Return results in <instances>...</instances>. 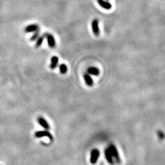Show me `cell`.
Instances as JSON below:
<instances>
[{"label":"cell","instance_id":"cell-1","mask_svg":"<svg viewBox=\"0 0 165 165\" xmlns=\"http://www.w3.org/2000/svg\"><path fill=\"white\" fill-rule=\"evenodd\" d=\"M108 149H109V150H110V152H111V155H112L113 158H114V159L116 160V162H117V163H120V162H121V160H120V157H119V155L118 151H117L116 147H115L114 145L111 144L109 146Z\"/></svg>","mask_w":165,"mask_h":165},{"label":"cell","instance_id":"cell-2","mask_svg":"<svg viewBox=\"0 0 165 165\" xmlns=\"http://www.w3.org/2000/svg\"><path fill=\"white\" fill-rule=\"evenodd\" d=\"M91 27L94 35L96 36H99V34H100V29H99V21H98V20L95 19L92 22Z\"/></svg>","mask_w":165,"mask_h":165},{"label":"cell","instance_id":"cell-3","mask_svg":"<svg viewBox=\"0 0 165 165\" xmlns=\"http://www.w3.org/2000/svg\"><path fill=\"white\" fill-rule=\"evenodd\" d=\"M100 153L97 149H94L92 151L91 154H90V162L92 164H95L97 161L99 159Z\"/></svg>","mask_w":165,"mask_h":165},{"label":"cell","instance_id":"cell-4","mask_svg":"<svg viewBox=\"0 0 165 165\" xmlns=\"http://www.w3.org/2000/svg\"><path fill=\"white\" fill-rule=\"evenodd\" d=\"M35 136L38 138H41L44 137V136H47L50 140H53V136L51 135L49 131H47V130H43V131H38L35 133Z\"/></svg>","mask_w":165,"mask_h":165},{"label":"cell","instance_id":"cell-5","mask_svg":"<svg viewBox=\"0 0 165 165\" xmlns=\"http://www.w3.org/2000/svg\"><path fill=\"white\" fill-rule=\"evenodd\" d=\"M46 38H47L48 46L50 48H54L56 45V42L53 36L51 34H46Z\"/></svg>","mask_w":165,"mask_h":165},{"label":"cell","instance_id":"cell-6","mask_svg":"<svg viewBox=\"0 0 165 165\" xmlns=\"http://www.w3.org/2000/svg\"><path fill=\"white\" fill-rule=\"evenodd\" d=\"M39 29V27L38 25L33 24L27 26L25 29V31L26 33H33V32H36Z\"/></svg>","mask_w":165,"mask_h":165},{"label":"cell","instance_id":"cell-7","mask_svg":"<svg viewBox=\"0 0 165 165\" xmlns=\"http://www.w3.org/2000/svg\"><path fill=\"white\" fill-rule=\"evenodd\" d=\"M38 123L39 124V125H41L43 128H44L46 130H48L50 128V125L47 122V121L43 117H39L38 119Z\"/></svg>","mask_w":165,"mask_h":165},{"label":"cell","instance_id":"cell-8","mask_svg":"<svg viewBox=\"0 0 165 165\" xmlns=\"http://www.w3.org/2000/svg\"><path fill=\"white\" fill-rule=\"evenodd\" d=\"M88 74L94 76H99L100 74V70L95 67H90L88 69Z\"/></svg>","mask_w":165,"mask_h":165},{"label":"cell","instance_id":"cell-9","mask_svg":"<svg viewBox=\"0 0 165 165\" xmlns=\"http://www.w3.org/2000/svg\"><path fill=\"white\" fill-rule=\"evenodd\" d=\"M97 2L99 4V5H100L102 7L105 9L109 10L112 7L111 4H110L109 2H108V1H104V0H97Z\"/></svg>","mask_w":165,"mask_h":165},{"label":"cell","instance_id":"cell-10","mask_svg":"<svg viewBox=\"0 0 165 165\" xmlns=\"http://www.w3.org/2000/svg\"><path fill=\"white\" fill-rule=\"evenodd\" d=\"M84 79L86 84L88 86H92L94 84V81L89 74H85L84 75Z\"/></svg>","mask_w":165,"mask_h":165},{"label":"cell","instance_id":"cell-11","mask_svg":"<svg viewBox=\"0 0 165 165\" xmlns=\"http://www.w3.org/2000/svg\"><path fill=\"white\" fill-rule=\"evenodd\" d=\"M105 156H106V160H107L108 162L110 163V164H114V158L113 157L112 155H111V152H110V150H109L108 147L106 149L105 151Z\"/></svg>","mask_w":165,"mask_h":165},{"label":"cell","instance_id":"cell-12","mask_svg":"<svg viewBox=\"0 0 165 165\" xmlns=\"http://www.w3.org/2000/svg\"><path fill=\"white\" fill-rule=\"evenodd\" d=\"M58 61H59V58H58L56 56H54L52 57L51 59V64L50 67L51 69H55L56 67H57L58 64Z\"/></svg>","mask_w":165,"mask_h":165},{"label":"cell","instance_id":"cell-13","mask_svg":"<svg viewBox=\"0 0 165 165\" xmlns=\"http://www.w3.org/2000/svg\"><path fill=\"white\" fill-rule=\"evenodd\" d=\"M45 38H46V34H43V35L41 36L38 38V40H37L36 42V48H38V47H39L40 45H41L42 42H43V40H44V39Z\"/></svg>","mask_w":165,"mask_h":165},{"label":"cell","instance_id":"cell-14","mask_svg":"<svg viewBox=\"0 0 165 165\" xmlns=\"http://www.w3.org/2000/svg\"><path fill=\"white\" fill-rule=\"evenodd\" d=\"M59 70L61 74H65L67 72V67L65 64H61L59 65Z\"/></svg>","mask_w":165,"mask_h":165},{"label":"cell","instance_id":"cell-15","mask_svg":"<svg viewBox=\"0 0 165 165\" xmlns=\"http://www.w3.org/2000/svg\"><path fill=\"white\" fill-rule=\"evenodd\" d=\"M39 31H36V32H34V34H33V36L31 37V40H32V41H34V40H35L36 39H37V38H38V36H39Z\"/></svg>","mask_w":165,"mask_h":165},{"label":"cell","instance_id":"cell-16","mask_svg":"<svg viewBox=\"0 0 165 165\" xmlns=\"http://www.w3.org/2000/svg\"><path fill=\"white\" fill-rule=\"evenodd\" d=\"M158 136H159L160 138H163L165 137V135L162 131H158Z\"/></svg>","mask_w":165,"mask_h":165}]
</instances>
